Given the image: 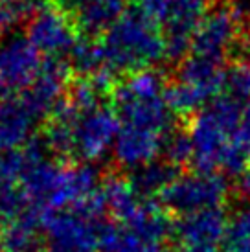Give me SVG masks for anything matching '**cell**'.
Here are the masks:
<instances>
[{"instance_id": "cell-22", "label": "cell", "mask_w": 250, "mask_h": 252, "mask_svg": "<svg viewBox=\"0 0 250 252\" xmlns=\"http://www.w3.org/2000/svg\"><path fill=\"white\" fill-rule=\"evenodd\" d=\"M250 243V206L239 210L232 217L226 228L224 238V249L226 252H236L237 249Z\"/></svg>"}, {"instance_id": "cell-21", "label": "cell", "mask_w": 250, "mask_h": 252, "mask_svg": "<svg viewBox=\"0 0 250 252\" xmlns=\"http://www.w3.org/2000/svg\"><path fill=\"white\" fill-rule=\"evenodd\" d=\"M26 164H28V158L24 149L0 153V195L7 189L19 186Z\"/></svg>"}, {"instance_id": "cell-15", "label": "cell", "mask_w": 250, "mask_h": 252, "mask_svg": "<svg viewBox=\"0 0 250 252\" xmlns=\"http://www.w3.org/2000/svg\"><path fill=\"white\" fill-rule=\"evenodd\" d=\"M101 195L107 204V212L114 217V221H125L138 210L142 197L136 193V189L132 188L129 179L122 175L111 173L105 177L101 184Z\"/></svg>"}, {"instance_id": "cell-10", "label": "cell", "mask_w": 250, "mask_h": 252, "mask_svg": "<svg viewBox=\"0 0 250 252\" xmlns=\"http://www.w3.org/2000/svg\"><path fill=\"white\" fill-rule=\"evenodd\" d=\"M226 212L222 206H219L181 216L175 221L173 234L179 241V247L219 251L221 243L226 238Z\"/></svg>"}, {"instance_id": "cell-26", "label": "cell", "mask_w": 250, "mask_h": 252, "mask_svg": "<svg viewBox=\"0 0 250 252\" xmlns=\"http://www.w3.org/2000/svg\"><path fill=\"white\" fill-rule=\"evenodd\" d=\"M50 2H52L54 6L59 7V9H62L64 13L72 15L77 7L81 6V4H85V2H89V0H50Z\"/></svg>"}, {"instance_id": "cell-17", "label": "cell", "mask_w": 250, "mask_h": 252, "mask_svg": "<svg viewBox=\"0 0 250 252\" xmlns=\"http://www.w3.org/2000/svg\"><path fill=\"white\" fill-rule=\"evenodd\" d=\"M99 252H151L156 247H149L132 230L129 224L122 221L105 219L96 226Z\"/></svg>"}, {"instance_id": "cell-12", "label": "cell", "mask_w": 250, "mask_h": 252, "mask_svg": "<svg viewBox=\"0 0 250 252\" xmlns=\"http://www.w3.org/2000/svg\"><path fill=\"white\" fill-rule=\"evenodd\" d=\"M41 120L33 114L21 94L0 101V153L19 151L31 142V133Z\"/></svg>"}, {"instance_id": "cell-18", "label": "cell", "mask_w": 250, "mask_h": 252, "mask_svg": "<svg viewBox=\"0 0 250 252\" xmlns=\"http://www.w3.org/2000/svg\"><path fill=\"white\" fill-rule=\"evenodd\" d=\"M70 68L76 77H91L105 66V54L99 37H79L77 44L70 52Z\"/></svg>"}, {"instance_id": "cell-13", "label": "cell", "mask_w": 250, "mask_h": 252, "mask_svg": "<svg viewBox=\"0 0 250 252\" xmlns=\"http://www.w3.org/2000/svg\"><path fill=\"white\" fill-rule=\"evenodd\" d=\"M97 171L89 164H64L54 195L50 199L46 212L74 210L85 203L97 189Z\"/></svg>"}, {"instance_id": "cell-9", "label": "cell", "mask_w": 250, "mask_h": 252, "mask_svg": "<svg viewBox=\"0 0 250 252\" xmlns=\"http://www.w3.org/2000/svg\"><path fill=\"white\" fill-rule=\"evenodd\" d=\"M216 0H171L167 15L166 32V61L181 64L189 54L191 39L202 21L208 17Z\"/></svg>"}, {"instance_id": "cell-4", "label": "cell", "mask_w": 250, "mask_h": 252, "mask_svg": "<svg viewBox=\"0 0 250 252\" xmlns=\"http://www.w3.org/2000/svg\"><path fill=\"white\" fill-rule=\"evenodd\" d=\"M41 52L22 33L0 37V96H17L30 89L42 70Z\"/></svg>"}, {"instance_id": "cell-14", "label": "cell", "mask_w": 250, "mask_h": 252, "mask_svg": "<svg viewBox=\"0 0 250 252\" xmlns=\"http://www.w3.org/2000/svg\"><path fill=\"white\" fill-rule=\"evenodd\" d=\"M44 212L28 210L22 217L2 228V249L4 252H37L41 243L39 230H42Z\"/></svg>"}, {"instance_id": "cell-16", "label": "cell", "mask_w": 250, "mask_h": 252, "mask_svg": "<svg viewBox=\"0 0 250 252\" xmlns=\"http://www.w3.org/2000/svg\"><path fill=\"white\" fill-rule=\"evenodd\" d=\"M181 177V168L167 160H153L138 169H132L129 177L132 188L142 199H153Z\"/></svg>"}, {"instance_id": "cell-1", "label": "cell", "mask_w": 250, "mask_h": 252, "mask_svg": "<svg viewBox=\"0 0 250 252\" xmlns=\"http://www.w3.org/2000/svg\"><path fill=\"white\" fill-rule=\"evenodd\" d=\"M105 66L116 76L146 70L166 59V39L158 24L136 9L125 11L105 33L99 35Z\"/></svg>"}, {"instance_id": "cell-7", "label": "cell", "mask_w": 250, "mask_h": 252, "mask_svg": "<svg viewBox=\"0 0 250 252\" xmlns=\"http://www.w3.org/2000/svg\"><path fill=\"white\" fill-rule=\"evenodd\" d=\"M120 118L112 103H103L92 111L81 112L74 129V153L79 162H96L116 142Z\"/></svg>"}, {"instance_id": "cell-20", "label": "cell", "mask_w": 250, "mask_h": 252, "mask_svg": "<svg viewBox=\"0 0 250 252\" xmlns=\"http://www.w3.org/2000/svg\"><path fill=\"white\" fill-rule=\"evenodd\" d=\"M164 151H166V160L175 164L177 168H184L188 164H191L193 146H191V138H189L186 124H182V127L173 129L167 134Z\"/></svg>"}, {"instance_id": "cell-2", "label": "cell", "mask_w": 250, "mask_h": 252, "mask_svg": "<svg viewBox=\"0 0 250 252\" xmlns=\"http://www.w3.org/2000/svg\"><path fill=\"white\" fill-rule=\"evenodd\" d=\"M241 116L243 105L221 94L186 124L193 146L191 166L199 173H214L222 168L241 126Z\"/></svg>"}, {"instance_id": "cell-23", "label": "cell", "mask_w": 250, "mask_h": 252, "mask_svg": "<svg viewBox=\"0 0 250 252\" xmlns=\"http://www.w3.org/2000/svg\"><path fill=\"white\" fill-rule=\"evenodd\" d=\"M132 9H136L140 15H144L155 24H164L169 15L171 0H131Z\"/></svg>"}, {"instance_id": "cell-28", "label": "cell", "mask_w": 250, "mask_h": 252, "mask_svg": "<svg viewBox=\"0 0 250 252\" xmlns=\"http://www.w3.org/2000/svg\"><path fill=\"white\" fill-rule=\"evenodd\" d=\"M151 252H175V251H171V249H167V247H156V249H153Z\"/></svg>"}, {"instance_id": "cell-30", "label": "cell", "mask_w": 250, "mask_h": 252, "mask_svg": "<svg viewBox=\"0 0 250 252\" xmlns=\"http://www.w3.org/2000/svg\"><path fill=\"white\" fill-rule=\"evenodd\" d=\"M0 249H2V230H0Z\"/></svg>"}, {"instance_id": "cell-6", "label": "cell", "mask_w": 250, "mask_h": 252, "mask_svg": "<svg viewBox=\"0 0 250 252\" xmlns=\"http://www.w3.org/2000/svg\"><path fill=\"white\" fill-rule=\"evenodd\" d=\"M243 22L230 6L219 7L202 21L191 39L188 56L204 57L224 64L236 44L243 41Z\"/></svg>"}, {"instance_id": "cell-29", "label": "cell", "mask_w": 250, "mask_h": 252, "mask_svg": "<svg viewBox=\"0 0 250 252\" xmlns=\"http://www.w3.org/2000/svg\"><path fill=\"white\" fill-rule=\"evenodd\" d=\"M236 252H250V243L249 245H245V247H241V249H237Z\"/></svg>"}, {"instance_id": "cell-5", "label": "cell", "mask_w": 250, "mask_h": 252, "mask_svg": "<svg viewBox=\"0 0 250 252\" xmlns=\"http://www.w3.org/2000/svg\"><path fill=\"white\" fill-rule=\"evenodd\" d=\"M26 37L46 57H62L74 50L81 35L72 17L46 0L28 19Z\"/></svg>"}, {"instance_id": "cell-8", "label": "cell", "mask_w": 250, "mask_h": 252, "mask_svg": "<svg viewBox=\"0 0 250 252\" xmlns=\"http://www.w3.org/2000/svg\"><path fill=\"white\" fill-rule=\"evenodd\" d=\"M42 232L44 252H99L96 226L74 210L46 212Z\"/></svg>"}, {"instance_id": "cell-25", "label": "cell", "mask_w": 250, "mask_h": 252, "mask_svg": "<svg viewBox=\"0 0 250 252\" xmlns=\"http://www.w3.org/2000/svg\"><path fill=\"white\" fill-rule=\"evenodd\" d=\"M236 191L237 195L245 199V201H250V169L247 168L241 173V175L237 177V186H236Z\"/></svg>"}, {"instance_id": "cell-11", "label": "cell", "mask_w": 250, "mask_h": 252, "mask_svg": "<svg viewBox=\"0 0 250 252\" xmlns=\"http://www.w3.org/2000/svg\"><path fill=\"white\" fill-rule=\"evenodd\" d=\"M166 134L144 127L120 124V133L114 142V157L122 168L138 169L155 160L166 144Z\"/></svg>"}, {"instance_id": "cell-19", "label": "cell", "mask_w": 250, "mask_h": 252, "mask_svg": "<svg viewBox=\"0 0 250 252\" xmlns=\"http://www.w3.org/2000/svg\"><path fill=\"white\" fill-rule=\"evenodd\" d=\"M222 96L243 105L250 99V63L237 57L234 63L224 68Z\"/></svg>"}, {"instance_id": "cell-24", "label": "cell", "mask_w": 250, "mask_h": 252, "mask_svg": "<svg viewBox=\"0 0 250 252\" xmlns=\"http://www.w3.org/2000/svg\"><path fill=\"white\" fill-rule=\"evenodd\" d=\"M234 140L241 147H245L247 151H250V99L247 101V105L243 107V116H241V126L237 131Z\"/></svg>"}, {"instance_id": "cell-3", "label": "cell", "mask_w": 250, "mask_h": 252, "mask_svg": "<svg viewBox=\"0 0 250 252\" xmlns=\"http://www.w3.org/2000/svg\"><path fill=\"white\" fill-rule=\"evenodd\" d=\"M228 197L226 179L217 173H191L181 175L160 195V204L167 212L181 216L219 208Z\"/></svg>"}, {"instance_id": "cell-27", "label": "cell", "mask_w": 250, "mask_h": 252, "mask_svg": "<svg viewBox=\"0 0 250 252\" xmlns=\"http://www.w3.org/2000/svg\"><path fill=\"white\" fill-rule=\"evenodd\" d=\"M0 2H4V4H13V6H22V4L31 2V0H0Z\"/></svg>"}]
</instances>
